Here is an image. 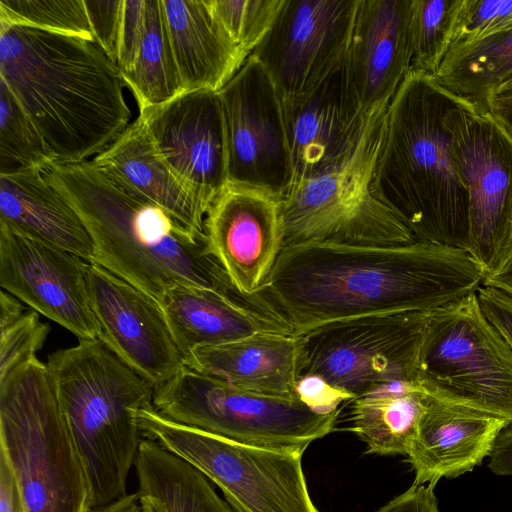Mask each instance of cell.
Here are the masks:
<instances>
[{
  "mask_svg": "<svg viewBox=\"0 0 512 512\" xmlns=\"http://www.w3.org/2000/svg\"><path fill=\"white\" fill-rule=\"evenodd\" d=\"M484 278L461 248L309 242L283 247L260 293L301 336L335 321L434 311L477 292Z\"/></svg>",
  "mask_w": 512,
  "mask_h": 512,
  "instance_id": "cell-1",
  "label": "cell"
},
{
  "mask_svg": "<svg viewBox=\"0 0 512 512\" xmlns=\"http://www.w3.org/2000/svg\"><path fill=\"white\" fill-rule=\"evenodd\" d=\"M0 79L56 162L96 157L130 125L120 69L94 40L0 20Z\"/></svg>",
  "mask_w": 512,
  "mask_h": 512,
  "instance_id": "cell-2",
  "label": "cell"
},
{
  "mask_svg": "<svg viewBox=\"0 0 512 512\" xmlns=\"http://www.w3.org/2000/svg\"><path fill=\"white\" fill-rule=\"evenodd\" d=\"M43 175L85 225L94 246L91 263L157 301L177 286L244 297L209 253L205 233L133 193L92 160L54 162Z\"/></svg>",
  "mask_w": 512,
  "mask_h": 512,
  "instance_id": "cell-3",
  "label": "cell"
},
{
  "mask_svg": "<svg viewBox=\"0 0 512 512\" xmlns=\"http://www.w3.org/2000/svg\"><path fill=\"white\" fill-rule=\"evenodd\" d=\"M465 103L428 74L409 71L391 99L373 189L417 242L465 249L469 196L445 124Z\"/></svg>",
  "mask_w": 512,
  "mask_h": 512,
  "instance_id": "cell-4",
  "label": "cell"
},
{
  "mask_svg": "<svg viewBox=\"0 0 512 512\" xmlns=\"http://www.w3.org/2000/svg\"><path fill=\"white\" fill-rule=\"evenodd\" d=\"M46 365L86 472L92 508L126 496L144 439L136 411L153 405L155 386L100 339L57 350Z\"/></svg>",
  "mask_w": 512,
  "mask_h": 512,
  "instance_id": "cell-5",
  "label": "cell"
},
{
  "mask_svg": "<svg viewBox=\"0 0 512 512\" xmlns=\"http://www.w3.org/2000/svg\"><path fill=\"white\" fill-rule=\"evenodd\" d=\"M0 450L27 512H90L86 472L47 365L37 357L0 379Z\"/></svg>",
  "mask_w": 512,
  "mask_h": 512,
  "instance_id": "cell-6",
  "label": "cell"
},
{
  "mask_svg": "<svg viewBox=\"0 0 512 512\" xmlns=\"http://www.w3.org/2000/svg\"><path fill=\"white\" fill-rule=\"evenodd\" d=\"M389 103L369 112L356 145L341 162L319 175L292 181L280 199L284 246L416 242L409 227L373 189Z\"/></svg>",
  "mask_w": 512,
  "mask_h": 512,
  "instance_id": "cell-7",
  "label": "cell"
},
{
  "mask_svg": "<svg viewBox=\"0 0 512 512\" xmlns=\"http://www.w3.org/2000/svg\"><path fill=\"white\" fill-rule=\"evenodd\" d=\"M145 439L200 471L234 512H320L302 469V450L249 445L172 421L153 405L136 411Z\"/></svg>",
  "mask_w": 512,
  "mask_h": 512,
  "instance_id": "cell-8",
  "label": "cell"
},
{
  "mask_svg": "<svg viewBox=\"0 0 512 512\" xmlns=\"http://www.w3.org/2000/svg\"><path fill=\"white\" fill-rule=\"evenodd\" d=\"M164 417L241 443L305 451L334 430L340 410L319 414L298 398L252 392L185 365L155 389Z\"/></svg>",
  "mask_w": 512,
  "mask_h": 512,
  "instance_id": "cell-9",
  "label": "cell"
},
{
  "mask_svg": "<svg viewBox=\"0 0 512 512\" xmlns=\"http://www.w3.org/2000/svg\"><path fill=\"white\" fill-rule=\"evenodd\" d=\"M417 381L438 400L512 425V349L484 315L477 292L431 311Z\"/></svg>",
  "mask_w": 512,
  "mask_h": 512,
  "instance_id": "cell-10",
  "label": "cell"
},
{
  "mask_svg": "<svg viewBox=\"0 0 512 512\" xmlns=\"http://www.w3.org/2000/svg\"><path fill=\"white\" fill-rule=\"evenodd\" d=\"M428 311L369 315L320 325L301 335L300 377L318 375L355 398L417 381Z\"/></svg>",
  "mask_w": 512,
  "mask_h": 512,
  "instance_id": "cell-11",
  "label": "cell"
},
{
  "mask_svg": "<svg viewBox=\"0 0 512 512\" xmlns=\"http://www.w3.org/2000/svg\"><path fill=\"white\" fill-rule=\"evenodd\" d=\"M445 124L468 190L467 251L487 278L512 256V140L488 113L467 103L452 108Z\"/></svg>",
  "mask_w": 512,
  "mask_h": 512,
  "instance_id": "cell-12",
  "label": "cell"
},
{
  "mask_svg": "<svg viewBox=\"0 0 512 512\" xmlns=\"http://www.w3.org/2000/svg\"><path fill=\"white\" fill-rule=\"evenodd\" d=\"M218 95L228 182L260 188L281 199L294 173L282 101L268 73L249 55Z\"/></svg>",
  "mask_w": 512,
  "mask_h": 512,
  "instance_id": "cell-13",
  "label": "cell"
},
{
  "mask_svg": "<svg viewBox=\"0 0 512 512\" xmlns=\"http://www.w3.org/2000/svg\"><path fill=\"white\" fill-rule=\"evenodd\" d=\"M359 0H284L271 28L250 54L281 101L316 87L346 56Z\"/></svg>",
  "mask_w": 512,
  "mask_h": 512,
  "instance_id": "cell-14",
  "label": "cell"
},
{
  "mask_svg": "<svg viewBox=\"0 0 512 512\" xmlns=\"http://www.w3.org/2000/svg\"><path fill=\"white\" fill-rule=\"evenodd\" d=\"M159 154L206 214L228 183L227 147L218 92H183L139 111Z\"/></svg>",
  "mask_w": 512,
  "mask_h": 512,
  "instance_id": "cell-15",
  "label": "cell"
},
{
  "mask_svg": "<svg viewBox=\"0 0 512 512\" xmlns=\"http://www.w3.org/2000/svg\"><path fill=\"white\" fill-rule=\"evenodd\" d=\"M89 262L0 224L2 290L73 333L79 341L99 339L87 288Z\"/></svg>",
  "mask_w": 512,
  "mask_h": 512,
  "instance_id": "cell-16",
  "label": "cell"
},
{
  "mask_svg": "<svg viewBox=\"0 0 512 512\" xmlns=\"http://www.w3.org/2000/svg\"><path fill=\"white\" fill-rule=\"evenodd\" d=\"M86 279L99 339L155 388L173 377L184 360L159 302L95 263Z\"/></svg>",
  "mask_w": 512,
  "mask_h": 512,
  "instance_id": "cell-17",
  "label": "cell"
},
{
  "mask_svg": "<svg viewBox=\"0 0 512 512\" xmlns=\"http://www.w3.org/2000/svg\"><path fill=\"white\" fill-rule=\"evenodd\" d=\"M204 233L209 253L244 297L259 293L284 247L280 198L228 182L209 208Z\"/></svg>",
  "mask_w": 512,
  "mask_h": 512,
  "instance_id": "cell-18",
  "label": "cell"
},
{
  "mask_svg": "<svg viewBox=\"0 0 512 512\" xmlns=\"http://www.w3.org/2000/svg\"><path fill=\"white\" fill-rule=\"evenodd\" d=\"M293 180L319 175L356 145L368 114L351 85L345 58L312 90L283 100Z\"/></svg>",
  "mask_w": 512,
  "mask_h": 512,
  "instance_id": "cell-19",
  "label": "cell"
},
{
  "mask_svg": "<svg viewBox=\"0 0 512 512\" xmlns=\"http://www.w3.org/2000/svg\"><path fill=\"white\" fill-rule=\"evenodd\" d=\"M411 0H359L345 56L363 111L390 102L410 71Z\"/></svg>",
  "mask_w": 512,
  "mask_h": 512,
  "instance_id": "cell-20",
  "label": "cell"
},
{
  "mask_svg": "<svg viewBox=\"0 0 512 512\" xmlns=\"http://www.w3.org/2000/svg\"><path fill=\"white\" fill-rule=\"evenodd\" d=\"M183 360L196 348L235 341L258 332L294 334L288 321L259 292L241 297L177 286L158 301Z\"/></svg>",
  "mask_w": 512,
  "mask_h": 512,
  "instance_id": "cell-21",
  "label": "cell"
},
{
  "mask_svg": "<svg viewBox=\"0 0 512 512\" xmlns=\"http://www.w3.org/2000/svg\"><path fill=\"white\" fill-rule=\"evenodd\" d=\"M509 425L502 418L428 395L406 455L415 473L413 484L435 487L441 478L471 472L490 457L498 436Z\"/></svg>",
  "mask_w": 512,
  "mask_h": 512,
  "instance_id": "cell-22",
  "label": "cell"
},
{
  "mask_svg": "<svg viewBox=\"0 0 512 512\" xmlns=\"http://www.w3.org/2000/svg\"><path fill=\"white\" fill-rule=\"evenodd\" d=\"M301 354L300 336L258 332L228 343L196 348L185 358L184 365L252 392L297 398Z\"/></svg>",
  "mask_w": 512,
  "mask_h": 512,
  "instance_id": "cell-23",
  "label": "cell"
},
{
  "mask_svg": "<svg viewBox=\"0 0 512 512\" xmlns=\"http://www.w3.org/2000/svg\"><path fill=\"white\" fill-rule=\"evenodd\" d=\"M184 92H218L249 57L229 37L207 0H161Z\"/></svg>",
  "mask_w": 512,
  "mask_h": 512,
  "instance_id": "cell-24",
  "label": "cell"
},
{
  "mask_svg": "<svg viewBox=\"0 0 512 512\" xmlns=\"http://www.w3.org/2000/svg\"><path fill=\"white\" fill-rule=\"evenodd\" d=\"M0 224L93 261L94 246L85 225L42 170L0 174Z\"/></svg>",
  "mask_w": 512,
  "mask_h": 512,
  "instance_id": "cell-25",
  "label": "cell"
},
{
  "mask_svg": "<svg viewBox=\"0 0 512 512\" xmlns=\"http://www.w3.org/2000/svg\"><path fill=\"white\" fill-rule=\"evenodd\" d=\"M92 161L133 193L204 233L205 210L163 160L139 118Z\"/></svg>",
  "mask_w": 512,
  "mask_h": 512,
  "instance_id": "cell-26",
  "label": "cell"
},
{
  "mask_svg": "<svg viewBox=\"0 0 512 512\" xmlns=\"http://www.w3.org/2000/svg\"><path fill=\"white\" fill-rule=\"evenodd\" d=\"M134 468L136 495L153 512H234L207 477L156 441L143 439Z\"/></svg>",
  "mask_w": 512,
  "mask_h": 512,
  "instance_id": "cell-27",
  "label": "cell"
},
{
  "mask_svg": "<svg viewBox=\"0 0 512 512\" xmlns=\"http://www.w3.org/2000/svg\"><path fill=\"white\" fill-rule=\"evenodd\" d=\"M427 399L418 381L384 385L350 401L349 430L367 444V453L407 455Z\"/></svg>",
  "mask_w": 512,
  "mask_h": 512,
  "instance_id": "cell-28",
  "label": "cell"
},
{
  "mask_svg": "<svg viewBox=\"0 0 512 512\" xmlns=\"http://www.w3.org/2000/svg\"><path fill=\"white\" fill-rule=\"evenodd\" d=\"M512 76V28L450 50L433 78L477 112Z\"/></svg>",
  "mask_w": 512,
  "mask_h": 512,
  "instance_id": "cell-29",
  "label": "cell"
},
{
  "mask_svg": "<svg viewBox=\"0 0 512 512\" xmlns=\"http://www.w3.org/2000/svg\"><path fill=\"white\" fill-rule=\"evenodd\" d=\"M121 72V71H120ZM139 111L163 104L184 92L164 20L161 0H146L145 30L136 60L121 72Z\"/></svg>",
  "mask_w": 512,
  "mask_h": 512,
  "instance_id": "cell-30",
  "label": "cell"
},
{
  "mask_svg": "<svg viewBox=\"0 0 512 512\" xmlns=\"http://www.w3.org/2000/svg\"><path fill=\"white\" fill-rule=\"evenodd\" d=\"M56 158L7 84L0 79V174L45 170Z\"/></svg>",
  "mask_w": 512,
  "mask_h": 512,
  "instance_id": "cell-31",
  "label": "cell"
},
{
  "mask_svg": "<svg viewBox=\"0 0 512 512\" xmlns=\"http://www.w3.org/2000/svg\"><path fill=\"white\" fill-rule=\"evenodd\" d=\"M463 0H411L410 70L430 76L448 52Z\"/></svg>",
  "mask_w": 512,
  "mask_h": 512,
  "instance_id": "cell-32",
  "label": "cell"
},
{
  "mask_svg": "<svg viewBox=\"0 0 512 512\" xmlns=\"http://www.w3.org/2000/svg\"><path fill=\"white\" fill-rule=\"evenodd\" d=\"M39 313L25 310L10 293H0V379L36 357L42 348L49 326L42 323Z\"/></svg>",
  "mask_w": 512,
  "mask_h": 512,
  "instance_id": "cell-33",
  "label": "cell"
},
{
  "mask_svg": "<svg viewBox=\"0 0 512 512\" xmlns=\"http://www.w3.org/2000/svg\"><path fill=\"white\" fill-rule=\"evenodd\" d=\"M0 20L93 40L84 0H0Z\"/></svg>",
  "mask_w": 512,
  "mask_h": 512,
  "instance_id": "cell-34",
  "label": "cell"
},
{
  "mask_svg": "<svg viewBox=\"0 0 512 512\" xmlns=\"http://www.w3.org/2000/svg\"><path fill=\"white\" fill-rule=\"evenodd\" d=\"M223 29L248 56L274 23L284 0H207Z\"/></svg>",
  "mask_w": 512,
  "mask_h": 512,
  "instance_id": "cell-35",
  "label": "cell"
},
{
  "mask_svg": "<svg viewBox=\"0 0 512 512\" xmlns=\"http://www.w3.org/2000/svg\"><path fill=\"white\" fill-rule=\"evenodd\" d=\"M510 28L512 0H463L448 52Z\"/></svg>",
  "mask_w": 512,
  "mask_h": 512,
  "instance_id": "cell-36",
  "label": "cell"
},
{
  "mask_svg": "<svg viewBox=\"0 0 512 512\" xmlns=\"http://www.w3.org/2000/svg\"><path fill=\"white\" fill-rule=\"evenodd\" d=\"M84 4L93 40L116 63L123 0H84Z\"/></svg>",
  "mask_w": 512,
  "mask_h": 512,
  "instance_id": "cell-37",
  "label": "cell"
},
{
  "mask_svg": "<svg viewBox=\"0 0 512 512\" xmlns=\"http://www.w3.org/2000/svg\"><path fill=\"white\" fill-rule=\"evenodd\" d=\"M146 0H123L117 47V66L129 71L138 54L145 30Z\"/></svg>",
  "mask_w": 512,
  "mask_h": 512,
  "instance_id": "cell-38",
  "label": "cell"
},
{
  "mask_svg": "<svg viewBox=\"0 0 512 512\" xmlns=\"http://www.w3.org/2000/svg\"><path fill=\"white\" fill-rule=\"evenodd\" d=\"M295 393L303 404L319 414L336 412L340 410V404L355 399L352 394L335 387L318 375L299 377Z\"/></svg>",
  "mask_w": 512,
  "mask_h": 512,
  "instance_id": "cell-39",
  "label": "cell"
},
{
  "mask_svg": "<svg viewBox=\"0 0 512 512\" xmlns=\"http://www.w3.org/2000/svg\"><path fill=\"white\" fill-rule=\"evenodd\" d=\"M477 296L484 315L512 349V296L483 284Z\"/></svg>",
  "mask_w": 512,
  "mask_h": 512,
  "instance_id": "cell-40",
  "label": "cell"
},
{
  "mask_svg": "<svg viewBox=\"0 0 512 512\" xmlns=\"http://www.w3.org/2000/svg\"><path fill=\"white\" fill-rule=\"evenodd\" d=\"M376 512H440L434 487L413 484Z\"/></svg>",
  "mask_w": 512,
  "mask_h": 512,
  "instance_id": "cell-41",
  "label": "cell"
},
{
  "mask_svg": "<svg viewBox=\"0 0 512 512\" xmlns=\"http://www.w3.org/2000/svg\"><path fill=\"white\" fill-rule=\"evenodd\" d=\"M0 512H27L13 467L2 450H0Z\"/></svg>",
  "mask_w": 512,
  "mask_h": 512,
  "instance_id": "cell-42",
  "label": "cell"
},
{
  "mask_svg": "<svg viewBox=\"0 0 512 512\" xmlns=\"http://www.w3.org/2000/svg\"><path fill=\"white\" fill-rule=\"evenodd\" d=\"M488 468L496 475L512 476V425L498 436Z\"/></svg>",
  "mask_w": 512,
  "mask_h": 512,
  "instance_id": "cell-43",
  "label": "cell"
},
{
  "mask_svg": "<svg viewBox=\"0 0 512 512\" xmlns=\"http://www.w3.org/2000/svg\"><path fill=\"white\" fill-rule=\"evenodd\" d=\"M482 113H488L512 140V90L490 95Z\"/></svg>",
  "mask_w": 512,
  "mask_h": 512,
  "instance_id": "cell-44",
  "label": "cell"
},
{
  "mask_svg": "<svg viewBox=\"0 0 512 512\" xmlns=\"http://www.w3.org/2000/svg\"><path fill=\"white\" fill-rule=\"evenodd\" d=\"M483 285L494 287L512 296V256L498 272L485 278Z\"/></svg>",
  "mask_w": 512,
  "mask_h": 512,
  "instance_id": "cell-45",
  "label": "cell"
},
{
  "mask_svg": "<svg viewBox=\"0 0 512 512\" xmlns=\"http://www.w3.org/2000/svg\"><path fill=\"white\" fill-rule=\"evenodd\" d=\"M141 510V503L135 493L127 494L108 505L93 508L90 512H141Z\"/></svg>",
  "mask_w": 512,
  "mask_h": 512,
  "instance_id": "cell-46",
  "label": "cell"
},
{
  "mask_svg": "<svg viewBox=\"0 0 512 512\" xmlns=\"http://www.w3.org/2000/svg\"><path fill=\"white\" fill-rule=\"evenodd\" d=\"M512 90V76L507 79L506 81H504L502 84H500L494 91L492 94H496V93H501V92H504V91H511ZM491 94V95H492ZM489 98V97H488ZM486 103V102H485Z\"/></svg>",
  "mask_w": 512,
  "mask_h": 512,
  "instance_id": "cell-47",
  "label": "cell"
},
{
  "mask_svg": "<svg viewBox=\"0 0 512 512\" xmlns=\"http://www.w3.org/2000/svg\"><path fill=\"white\" fill-rule=\"evenodd\" d=\"M142 510L141 512H153L147 505L141 504Z\"/></svg>",
  "mask_w": 512,
  "mask_h": 512,
  "instance_id": "cell-48",
  "label": "cell"
}]
</instances>
